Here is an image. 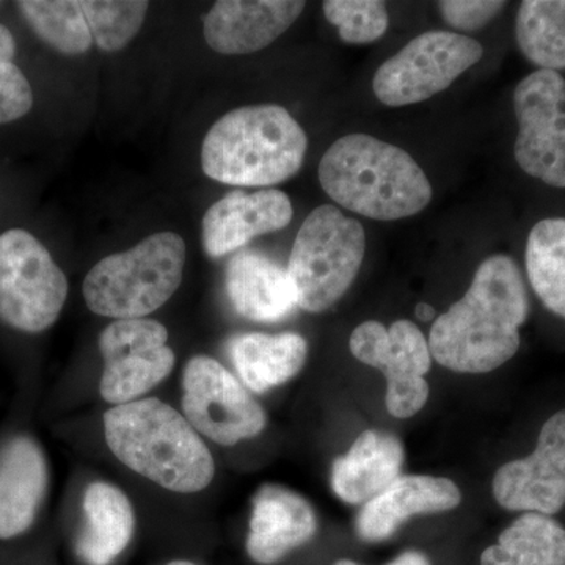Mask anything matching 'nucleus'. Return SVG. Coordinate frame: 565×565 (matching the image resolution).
<instances>
[{"instance_id": "1", "label": "nucleus", "mask_w": 565, "mask_h": 565, "mask_svg": "<svg viewBox=\"0 0 565 565\" xmlns=\"http://www.w3.org/2000/svg\"><path fill=\"white\" fill-rule=\"evenodd\" d=\"M527 315L530 299L519 266L509 256H489L462 299L434 322L430 353L456 373H490L519 352Z\"/></svg>"}, {"instance_id": "2", "label": "nucleus", "mask_w": 565, "mask_h": 565, "mask_svg": "<svg viewBox=\"0 0 565 565\" xmlns=\"http://www.w3.org/2000/svg\"><path fill=\"white\" fill-rule=\"evenodd\" d=\"M318 174L334 203L373 221L412 217L433 200V185L415 159L367 134L334 141Z\"/></svg>"}, {"instance_id": "3", "label": "nucleus", "mask_w": 565, "mask_h": 565, "mask_svg": "<svg viewBox=\"0 0 565 565\" xmlns=\"http://www.w3.org/2000/svg\"><path fill=\"white\" fill-rule=\"evenodd\" d=\"M115 457L134 473L177 493H199L214 479V459L191 423L169 404L137 399L104 415Z\"/></svg>"}, {"instance_id": "4", "label": "nucleus", "mask_w": 565, "mask_h": 565, "mask_svg": "<svg viewBox=\"0 0 565 565\" xmlns=\"http://www.w3.org/2000/svg\"><path fill=\"white\" fill-rule=\"evenodd\" d=\"M307 148V134L285 107L245 106L212 125L203 140L202 169L222 184L266 188L296 177Z\"/></svg>"}, {"instance_id": "5", "label": "nucleus", "mask_w": 565, "mask_h": 565, "mask_svg": "<svg viewBox=\"0 0 565 565\" xmlns=\"http://www.w3.org/2000/svg\"><path fill=\"white\" fill-rule=\"evenodd\" d=\"M188 248L180 234L156 233L129 250L114 253L92 267L82 285L93 313L141 319L172 299L184 275Z\"/></svg>"}, {"instance_id": "6", "label": "nucleus", "mask_w": 565, "mask_h": 565, "mask_svg": "<svg viewBox=\"0 0 565 565\" xmlns=\"http://www.w3.org/2000/svg\"><path fill=\"white\" fill-rule=\"evenodd\" d=\"M364 253L362 223L332 204L311 211L297 233L286 269L297 307L308 313L332 308L359 275Z\"/></svg>"}, {"instance_id": "7", "label": "nucleus", "mask_w": 565, "mask_h": 565, "mask_svg": "<svg viewBox=\"0 0 565 565\" xmlns=\"http://www.w3.org/2000/svg\"><path fill=\"white\" fill-rule=\"evenodd\" d=\"M68 297V280L47 248L25 230L0 234V321L25 333L50 329Z\"/></svg>"}, {"instance_id": "8", "label": "nucleus", "mask_w": 565, "mask_h": 565, "mask_svg": "<svg viewBox=\"0 0 565 565\" xmlns=\"http://www.w3.org/2000/svg\"><path fill=\"white\" fill-rule=\"evenodd\" d=\"M481 43L460 33L430 31L416 36L375 71V98L390 107L433 98L482 58Z\"/></svg>"}, {"instance_id": "9", "label": "nucleus", "mask_w": 565, "mask_h": 565, "mask_svg": "<svg viewBox=\"0 0 565 565\" xmlns=\"http://www.w3.org/2000/svg\"><path fill=\"white\" fill-rule=\"evenodd\" d=\"M182 411L196 433L222 446L256 437L267 422L262 405L243 382L207 355L192 356L185 364Z\"/></svg>"}, {"instance_id": "10", "label": "nucleus", "mask_w": 565, "mask_h": 565, "mask_svg": "<svg viewBox=\"0 0 565 565\" xmlns=\"http://www.w3.org/2000/svg\"><path fill=\"white\" fill-rule=\"evenodd\" d=\"M519 132L514 145L520 169L552 188L565 189V79L537 70L514 92Z\"/></svg>"}, {"instance_id": "11", "label": "nucleus", "mask_w": 565, "mask_h": 565, "mask_svg": "<svg viewBox=\"0 0 565 565\" xmlns=\"http://www.w3.org/2000/svg\"><path fill=\"white\" fill-rule=\"evenodd\" d=\"M352 355L367 366L377 367L386 379V408L394 418L418 414L429 397L426 374L433 353L422 330L401 319L386 329L384 323H360L349 341Z\"/></svg>"}, {"instance_id": "12", "label": "nucleus", "mask_w": 565, "mask_h": 565, "mask_svg": "<svg viewBox=\"0 0 565 565\" xmlns=\"http://www.w3.org/2000/svg\"><path fill=\"white\" fill-rule=\"evenodd\" d=\"M169 332L154 319H121L99 334L104 373L103 399L111 405L132 403L166 381L177 356L167 345Z\"/></svg>"}, {"instance_id": "13", "label": "nucleus", "mask_w": 565, "mask_h": 565, "mask_svg": "<svg viewBox=\"0 0 565 565\" xmlns=\"http://www.w3.org/2000/svg\"><path fill=\"white\" fill-rule=\"evenodd\" d=\"M498 504L553 515L565 504V411L542 427L534 452L503 465L493 478Z\"/></svg>"}, {"instance_id": "14", "label": "nucleus", "mask_w": 565, "mask_h": 565, "mask_svg": "<svg viewBox=\"0 0 565 565\" xmlns=\"http://www.w3.org/2000/svg\"><path fill=\"white\" fill-rule=\"evenodd\" d=\"M292 203L285 192H230L212 204L202 222L203 248L218 259L239 250L255 237L280 232L292 221Z\"/></svg>"}, {"instance_id": "15", "label": "nucleus", "mask_w": 565, "mask_h": 565, "mask_svg": "<svg viewBox=\"0 0 565 565\" xmlns=\"http://www.w3.org/2000/svg\"><path fill=\"white\" fill-rule=\"evenodd\" d=\"M305 7L299 0H218L204 18V40L218 54H253L280 39Z\"/></svg>"}, {"instance_id": "16", "label": "nucleus", "mask_w": 565, "mask_h": 565, "mask_svg": "<svg viewBox=\"0 0 565 565\" xmlns=\"http://www.w3.org/2000/svg\"><path fill=\"white\" fill-rule=\"evenodd\" d=\"M318 530L315 509L299 493L266 484L253 497L247 553L255 563H278L313 539Z\"/></svg>"}, {"instance_id": "17", "label": "nucleus", "mask_w": 565, "mask_h": 565, "mask_svg": "<svg viewBox=\"0 0 565 565\" xmlns=\"http://www.w3.org/2000/svg\"><path fill=\"white\" fill-rule=\"evenodd\" d=\"M462 501L455 482L434 476H399L356 516V533L366 542L392 537L411 516L440 514Z\"/></svg>"}, {"instance_id": "18", "label": "nucleus", "mask_w": 565, "mask_h": 565, "mask_svg": "<svg viewBox=\"0 0 565 565\" xmlns=\"http://www.w3.org/2000/svg\"><path fill=\"white\" fill-rule=\"evenodd\" d=\"M50 484L46 456L20 435L0 452V539L18 537L35 522Z\"/></svg>"}, {"instance_id": "19", "label": "nucleus", "mask_w": 565, "mask_h": 565, "mask_svg": "<svg viewBox=\"0 0 565 565\" xmlns=\"http://www.w3.org/2000/svg\"><path fill=\"white\" fill-rule=\"evenodd\" d=\"M225 289L234 311L250 321H280L297 307L288 270L259 252H239L230 259Z\"/></svg>"}, {"instance_id": "20", "label": "nucleus", "mask_w": 565, "mask_h": 565, "mask_svg": "<svg viewBox=\"0 0 565 565\" xmlns=\"http://www.w3.org/2000/svg\"><path fill=\"white\" fill-rule=\"evenodd\" d=\"M404 448L399 438L382 430H366L348 455L333 463L334 493L349 504H366L401 476Z\"/></svg>"}, {"instance_id": "21", "label": "nucleus", "mask_w": 565, "mask_h": 565, "mask_svg": "<svg viewBox=\"0 0 565 565\" xmlns=\"http://www.w3.org/2000/svg\"><path fill=\"white\" fill-rule=\"evenodd\" d=\"M84 515L77 555L88 565H109L131 542L136 527L131 501L109 482H93L85 490Z\"/></svg>"}, {"instance_id": "22", "label": "nucleus", "mask_w": 565, "mask_h": 565, "mask_svg": "<svg viewBox=\"0 0 565 565\" xmlns=\"http://www.w3.org/2000/svg\"><path fill=\"white\" fill-rule=\"evenodd\" d=\"M228 352L245 388L262 394L300 373L308 344L297 333H244L230 341Z\"/></svg>"}, {"instance_id": "23", "label": "nucleus", "mask_w": 565, "mask_h": 565, "mask_svg": "<svg viewBox=\"0 0 565 565\" xmlns=\"http://www.w3.org/2000/svg\"><path fill=\"white\" fill-rule=\"evenodd\" d=\"M481 565H565V530L546 515L526 512L482 553Z\"/></svg>"}, {"instance_id": "24", "label": "nucleus", "mask_w": 565, "mask_h": 565, "mask_svg": "<svg viewBox=\"0 0 565 565\" xmlns=\"http://www.w3.org/2000/svg\"><path fill=\"white\" fill-rule=\"evenodd\" d=\"M525 259L535 296L565 319V218L535 223L527 236Z\"/></svg>"}, {"instance_id": "25", "label": "nucleus", "mask_w": 565, "mask_h": 565, "mask_svg": "<svg viewBox=\"0 0 565 565\" xmlns=\"http://www.w3.org/2000/svg\"><path fill=\"white\" fill-rule=\"evenodd\" d=\"M515 40L541 70H565V0H525L515 20Z\"/></svg>"}, {"instance_id": "26", "label": "nucleus", "mask_w": 565, "mask_h": 565, "mask_svg": "<svg viewBox=\"0 0 565 565\" xmlns=\"http://www.w3.org/2000/svg\"><path fill=\"white\" fill-rule=\"evenodd\" d=\"M17 7L35 35L52 50L65 55L90 51V28L77 0H21Z\"/></svg>"}, {"instance_id": "27", "label": "nucleus", "mask_w": 565, "mask_h": 565, "mask_svg": "<svg viewBox=\"0 0 565 565\" xmlns=\"http://www.w3.org/2000/svg\"><path fill=\"white\" fill-rule=\"evenodd\" d=\"M82 11L99 50L121 51L140 32L150 3L145 0H81Z\"/></svg>"}, {"instance_id": "28", "label": "nucleus", "mask_w": 565, "mask_h": 565, "mask_svg": "<svg viewBox=\"0 0 565 565\" xmlns=\"http://www.w3.org/2000/svg\"><path fill=\"white\" fill-rule=\"evenodd\" d=\"M322 10L344 43H374L388 29V10L382 0H327Z\"/></svg>"}, {"instance_id": "29", "label": "nucleus", "mask_w": 565, "mask_h": 565, "mask_svg": "<svg viewBox=\"0 0 565 565\" xmlns=\"http://www.w3.org/2000/svg\"><path fill=\"white\" fill-rule=\"evenodd\" d=\"M33 106L28 77L13 62L0 63V125L20 120Z\"/></svg>"}, {"instance_id": "30", "label": "nucleus", "mask_w": 565, "mask_h": 565, "mask_svg": "<svg viewBox=\"0 0 565 565\" xmlns=\"http://www.w3.org/2000/svg\"><path fill=\"white\" fill-rule=\"evenodd\" d=\"M501 0H444L438 2V10L446 24L457 31L471 32L486 28L504 7Z\"/></svg>"}, {"instance_id": "31", "label": "nucleus", "mask_w": 565, "mask_h": 565, "mask_svg": "<svg viewBox=\"0 0 565 565\" xmlns=\"http://www.w3.org/2000/svg\"><path fill=\"white\" fill-rule=\"evenodd\" d=\"M17 54V41L6 25L0 24V63L13 61Z\"/></svg>"}, {"instance_id": "32", "label": "nucleus", "mask_w": 565, "mask_h": 565, "mask_svg": "<svg viewBox=\"0 0 565 565\" xmlns=\"http://www.w3.org/2000/svg\"><path fill=\"white\" fill-rule=\"evenodd\" d=\"M388 565H430L429 559L418 552H405Z\"/></svg>"}, {"instance_id": "33", "label": "nucleus", "mask_w": 565, "mask_h": 565, "mask_svg": "<svg viewBox=\"0 0 565 565\" xmlns=\"http://www.w3.org/2000/svg\"><path fill=\"white\" fill-rule=\"evenodd\" d=\"M416 318L422 319V321H430V319L435 316V310L430 305L419 303L415 310Z\"/></svg>"}, {"instance_id": "34", "label": "nucleus", "mask_w": 565, "mask_h": 565, "mask_svg": "<svg viewBox=\"0 0 565 565\" xmlns=\"http://www.w3.org/2000/svg\"><path fill=\"white\" fill-rule=\"evenodd\" d=\"M169 565H195V564L189 563V561H173V563H170Z\"/></svg>"}, {"instance_id": "35", "label": "nucleus", "mask_w": 565, "mask_h": 565, "mask_svg": "<svg viewBox=\"0 0 565 565\" xmlns=\"http://www.w3.org/2000/svg\"><path fill=\"white\" fill-rule=\"evenodd\" d=\"M334 565H359V564L352 563V561L343 559V561H338V563Z\"/></svg>"}]
</instances>
